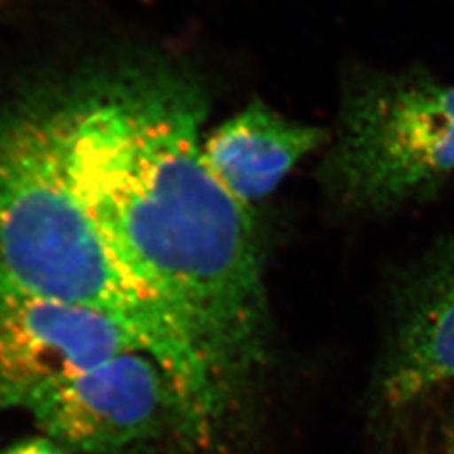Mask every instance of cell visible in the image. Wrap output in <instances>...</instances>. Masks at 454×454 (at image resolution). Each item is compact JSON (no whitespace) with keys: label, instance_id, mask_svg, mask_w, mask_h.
I'll list each match as a JSON object with an SVG mask.
<instances>
[{"label":"cell","instance_id":"cell-1","mask_svg":"<svg viewBox=\"0 0 454 454\" xmlns=\"http://www.w3.org/2000/svg\"><path fill=\"white\" fill-rule=\"evenodd\" d=\"M78 191L116 262L174 317L226 407L260 371L271 317L249 207L202 153L204 103L167 74L63 103Z\"/></svg>","mask_w":454,"mask_h":454},{"label":"cell","instance_id":"cell-2","mask_svg":"<svg viewBox=\"0 0 454 454\" xmlns=\"http://www.w3.org/2000/svg\"><path fill=\"white\" fill-rule=\"evenodd\" d=\"M0 279L123 325L177 390L182 434L211 441L226 404L174 317L105 243L69 167L63 103L0 114Z\"/></svg>","mask_w":454,"mask_h":454},{"label":"cell","instance_id":"cell-3","mask_svg":"<svg viewBox=\"0 0 454 454\" xmlns=\"http://www.w3.org/2000/svg\"><path fill=\"white\" fill-rule=\"evenodd\" d=\"M337 179L358 204L395 207L454 180V82L406 76L377 84L350 108Z\"/></svg>","mask_w":454,"mask_h":454},{"label":"cell","instance_id":"cell-4","mask_svg":"<svg viewBox=\"0 0 454 454\" xmlns=\"http://www.w3.org/2000/svg\"><path fill=\"white\" fill-rule=\"evenodd\" d=\"M27 411L46 438L86 454L129 453L155 441L170 422L182 426L177 390L142 350L66 379Z\"/></svg>","mask_w":454,"mask_h":454},{"label":"cell","instance_id":"cell-5","mask_svg":"<svg viewBox=\"0 0 454 454\" xmlns=\"http://www.w3.org/2000/svg\"><path fill=\"white\" fill-rule=\"evenodd\" d=\"M131 350L144 352L112 317L0 279V412L29 409L66 379Z\"/></svg>","mask_w":454,"mask_h":454},{"label":"cell","instance_id":"cell-6","mask_svg":"<svg viewBox=\"0 0 454 454\" xmlns=\"http://www.w3.org/2000/svg\"><path fill=\"white\" fill-rule=\"evenodd\" d=\"M454 382V239L407 283L380 375L386 407L412 406Z\"/></svg>","mask_w":454,"mask_h":454},{"label":"cell","instance_id":"cell-7","mask_svg":"<svg viewBox=\"0 0 454 454\" xmlns=\"http://www.w3.org/2000/svg\"><path fill=\"white\" fill-rule=\"evenodd\" d=\"M320 142L318 129L290 121L254 103L212 131L202 153L215 179L249 207L273 194Z\"/></svg>","mask_w":454,"mask_h":454},{"label":"cell","instance_id":"cell-8","mask_svg":"<svg viewBox=\"0 0 454 454\" xmlns=\"http://www.w3.org/2000/svg\"><path fill=\"white\" fill-rule=\"evenodd\" d=\"M4 454H69L65 448L46 438H34L22 441Z\"/></svg>","mask_w":454,"mask_h":454}]
</instances>
